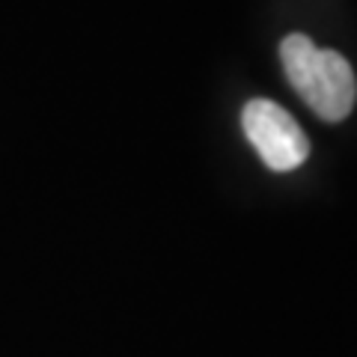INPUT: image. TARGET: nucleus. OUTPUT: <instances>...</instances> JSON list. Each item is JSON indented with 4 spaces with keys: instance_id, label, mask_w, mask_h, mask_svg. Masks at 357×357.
I'll return each instance as SVG.
<instances>
[{
    "instance_id": "f257e3e1",
    "label": "nucleus",
    "mask_w": 357,
    "mask_h": 357,
    "mask_svg": "<svg viewBox=\"0 0 357 357\" xmlns=\"http://www.w3.org/2000/svg\"><path fill=\"white\" fill-rule=\"evenodd\" d=\"M280 60L289 84L312 114L328 122H340L351 114L357 84L351 66L337 51L316 48L304 33H292L280 45Z\"/></svg>"
},
{
    "instance_id": "f03ea898",
    "label": "nucleus",
    "mask_w": 357,
    "mask_h": 357,
    "mask_svg": "<svg viewBox=\"0 0 357 357\" xmlns=\"http://www.w3.org/2000/svg\"><path fill=\"white\" fill-rule=\"evenodd\" d=\"M241 126L253 149L259 152V158L277 173L295 170L307 161L310 155V140L301 131V126L292 119L289 110L280 105L265 102V98H253L244 105Z\"/></svg>"
}]
</instances>
